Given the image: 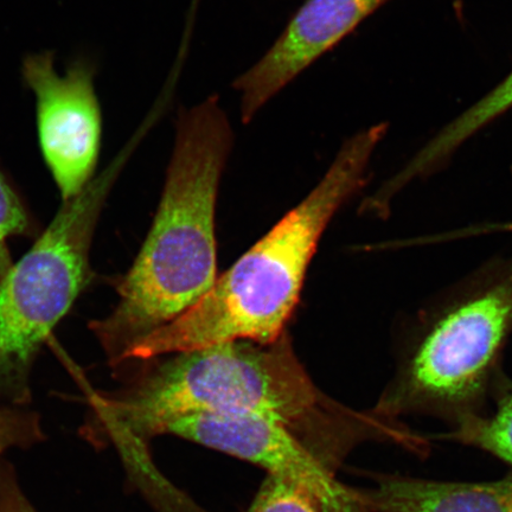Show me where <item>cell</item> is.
Segmentation results:
<instances>
[{"label":"cell","mask_w":512,"mask_h":512,"mask_svg":"<svg viewBox=\"0 0 512 512\" xmlns=\"http://www.w3.org/2000/svg\"><path fill=\"white\" fill-rule=\"evenodd\" d=\"M387 130V124L375 125L348 139L310 194L220 275L206 297L134 345L121 363L224 342H271L285 334L319 240L366 185L370 159Z\"/></svg>","instance_id":"3"},{"label":"cell","mask_w":512,"mask_h":512,"mask_svg":"<svg viewBox=\"0 0 512 512\" xmlns=\"http://www.w3.org/2000/svg\"><path fill=\"white\" fill-rule=\"evenodd\" d=\"M46 440L40 415L16 406H0V459L10 448H28Z\"/></svg>","instance_id":"14"},{"label":"cell","mask_w":512,"mask_h":512,"mask_svg":"<svg viewBox=\"0 0 512 512\" xmlns=\"http://www.w3.org/2000/svg\"><path fill=\"white\" fill-rule=\"evenodd\" d=\"M234 134L220 98L179 114L152 227L118 286L119 303L92 330L113 364L207 296L216 271L215 214Z\"/></svg>","instance_id":"2"},{"label":"cell","mask_w":512,"mask_h":512,"mask_svg":"<svg viewBox=\"0 0 512 512\" xmlns=\"http://www.w3.org/2000/svg\"><path fill=\"white\" fill-rule=\"evenodd\" d=\"M191 443L292 480L316 498L320 512H361L358 488L344 484L283 426L253 415H192L165 428Z\"/></svg>","instance_id":"7"},{"label":"cell","mask_w":512,"mask_h":512,"mask_svg":"<svg viewBox=\"0 0 512 512\" xmlns=\"http://www.w3.org/2000/svg\"><path fill=\"white\" fill-rule=\"evenodd\" d=\"M477 234L483 236L512 234V221L482 222L478 224Z\"/></svg>","instance_id":"16"},{"label":"cell","mask_w":512,"mask_h":512,"mask_svg":"<svg viewBox=\"0 0 512 512\" xmlns=\"http://www.w3.org/2000/svg\"><path fill=\"white\" fill-rule=\"evenodd\" d=\"M489 412L434 434L431 440L478 448L512 466V379L503 369L496 377Z\"/></svg>","instance_id":"11"},{"label":"cell","mask_w":512,"mask_h":512,"mask_svg":"<svg viewBox=\"0 0 512 512\" xmlns=\"http://www.w3.org/2000/svg\"><path fill=\"white\" fill-rule=\"evenodd\" d=\"M121 163L63 202L46 232L0 278V400L11 406L29 401L38 350L91 280L95 224Z\"/></svg>","instance_id":"5"},{"label":"cell","mask_w":512,"mask_h":512,"mask_svg":"<svg viewBox=\"0 0 512 512\" xmlns=\"http://www.w3.org/2000/svg\"><path fill=\"white\" fill-rule=\"evenodd\" d=\"M388 2L306 0L262 59L233 83L241 94L243 124Z\"/></svg>","instance_id":"8"},{"label":"cell","mask_w":512,"mask_h":512,"mask_svg":"<svg viewBox=\"0 0 512 512\" xmlns=\"http://www.w3.org/2000/svg\"><path fill=\"white\" fill-rule=\"evenodd\" d=\"M246 512H320V508L303 486L267 473Z\"/></svg>","instance_id":"12"},{"label":"cell","mask_w":512,"mask_h":512,"mask_svg":"<svg viewBox=\"0 0 512 512\" xmlns=\"http://www.w3.org/2000/svg\"><path fill=\"white\" fill-rule=\"evenodd\" d=\"M22 75L35 96L44 163L63 202L73 200L95 178L100 157L102 115L94 68L78 61L61 74L47 51L25 57Z\"/></svg>","instance_id":"6"},{"label":"cell","mask_w":512,"mask_h":512,"mask_svg":"<svg viewBox=\"0 0 512 512\" xmlns=\"http://www.w3.org/2000/svg\"><path fill=\"white\" fill-rule=\"evenodd\" d=\"M130 387L89 396L81 428L89 444L163 435L192 415H253L283 426L338 472L363 444L390 443L411 452L418 433L406 422L344 406L320 390L294 352L287 331L271 342L232 341L155 358Z\"/></svg>","instance_id":"1"},{"label":"cell","mask_w":512,"mask_h":512,"mask_svg":"<svg viewBox=\"0 0 512 512\" xmlns=\"http://www.w3.org/2000/svg\"><path fill=\"white\" fill-rule=\"evenodd\" d=\"M512 336V252L492 256L401 324L393 376L373 407L450 428L485 415Z\"/></svg>","instance_id":"4"},{"label":"cell","mask_w":512,"mask_h":512,"mask_svg":"<svg viewBox=\"0 0 512 512\" xmlns=\"http://www.w3.org/2000/svg\"><path fill=\"white\" fill-rule=\"evenodd\" d=\"M0 512H38L19 484L15 466L0 459Z\"/></svg>","instance_id":"15"},{"label":"cell","mask_w":512,"mask_h":512,"mask_svg":"<svg viewBox=\"0 0 512 512\" xmlns=\"http://www.w3.org/2000/svg\"><path fill=\"white\" fill-rule=\"evenodd\" d=\"M358 488L361 512H512V473L495 482L460 483L376 475Z\"/></svg>","instance_id":"9"},{"label":"cell","mask_w":512,"mask_h":512,"mask_svg":"<svg viewBox=\"0 0 512 512\" xmlns=\"http://www.w3.org/2000/svg\"><path fill=\"white\" fill-rule=\"evenodd\" d=\"M512 108V72L476 104L447 124L401 170L408 182L432 176L460 146Z\"/></svg>","instance_id":"10"},{"label":"cell","mask_w":512,"mask_h":512,"mask_svg":"<svg viewBox=\"0 0 512 512\" xmlns=\"http://www.w3.org/2000/svg\"><path fill=\"white\" fill-rule=\"evenodd\" d=\"M31 223L27 208L16 190L0 170V278L12 266L8 251V240L12 236L30 232Z\"/></svg>","instance_id":"13"}]
</instances>
